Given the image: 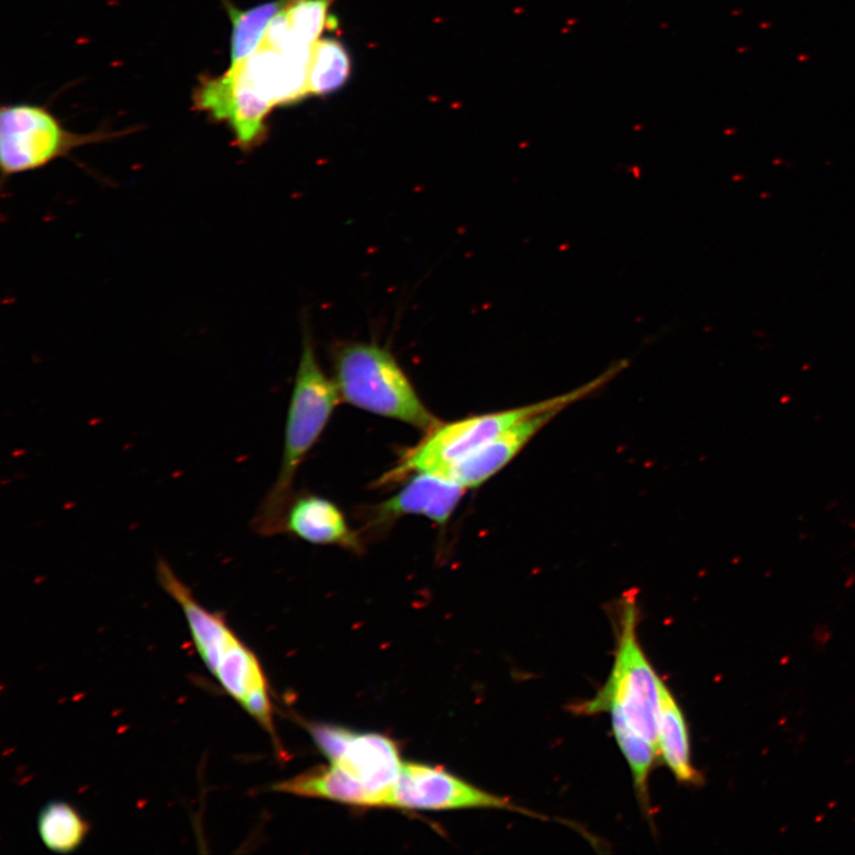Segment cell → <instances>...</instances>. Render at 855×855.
<instances>
[{
    "mask_svg": "<svg viewBox=\"0 0 855 855\" xmlns=\"http://www.w3.org/2000/svg\"><path fill=\"white\" fill-rule=\"evenodd\" d=\"M156 577L160 588L182 609L191 640L206 668L276 741L268 678L256 654L235 635L223 615L201 606L164 557L157 559Z\"/></svg>",
    "mask_w": 855,
    "mask_h": 855,
    "instance_id": "cell-1",
    "label": "cell"
},
{
    "mask_svg": "<svg viewBox=\"0 0 855 855\" xmlns=\"http://www.w3.org/2000/svg\"><path fill=\"white\" fill-rule=\"evenodd\" d=\"M639 622L637 600L628 596L619 612L615 657L608 681L592 699L575 704L573 712L608 713L615 740L640 736L657 747L662 678L643 651Z\"/></svg>",
    "mask_w": 855,
    "mask_h": 855,
    "instance_id": "cell-2",
    "label": "cell"
},
{
    "mask_svg": "<svg viewBox=\"0 0 855 855\" xmlns=\"http://www.w3.org/2000/svg\"><path fill=\"white\" fill-rule=\"evenodd\" d=\"M341 400L334 379L322 371L312 337L306 332L288 411L282 467L254 521L257 533H282L293 479Z\"/></svg>",
    "mask_w": 855,
    "mask_h": 855,
    "instance_id": "cell-3",
    "label": "cell"
},
{
    "mask_svg": "<svg viewBox=\"0 0 855 855\" xmlns=\"http://www.w3.org/2000/svg\"><path fill=\"white\" fill-rule=\"evenodd\" d=\"M333 367L342 401L425 434L442 423L386 347L373 343L343 344L334 349Z\"/></svg>",
    "mask_w": 855,
    "mask_h": 855,
    "instance_id": "cell-4",
    "label": "cell"
},
{
    "mask_svg": "<svg viewBox=\"0 0 855 855\" xmlns=\"http://www.w3.org/2000/svg\"><path fill=\"white\" fill-rule=\"evenodd\" d=\"M591 386L553 398L542 403L492 412L449 423H441L428 433L419 445L408 449L400 462L379 480V486L395 484L417 474H434L445 477L448 470L467 456L515 423L541 411L566 408L591 390Z\"/></svg>",
    "mask_w": 855,
    "mask_h": 855,
    "instance_id": "cell-5",
    "label": "cell"
},
{
    "mask_svg": "<svg viewBox=\"0 0 855 855\" xmlns=\"http://www.w3.org/2000/svg\"><path fill=\"white\" fill-rule=\"evenodd\" d=\"M106 138L73 134L49 111L34 106L4 107L0 113V157L9 176L42 168L74 147Z\"/></svg>",
    "mask_w": 855,
    "mask_h": 855,
    "instance_id": "cell-6",
    "label": "cell"
},
{
    "mask_svg": "<svg viewBox=\"0 0 855 855\" xmlns=\"http://www.w3.org/2000/svg\"><path fill=\"white\" fill-rule=\"evenodd\" d=\"M309 732L332 765L377 793L382 807H388L403 766L400 748L393 741L378 733H357L323 724L311 725Z\"/></svg>",
    "mask_w": 855,
    "mask_h": 855,
    "instance_id": "cell-7",
    "label": "cell"
},
{
    "mask_svg": "<svg viewBox=\"0 0 855 855\" xmlns=\"http://www.w3.org/2000/svg\"><path fill=\"white\" fill-rule=\"evenodd\" d=\"M388 807L410 810L499 809L534 817L511 801L431 765L403 763Z\"/></svg>",
    "mask_w": 855,
    "mask_h": 855,
    "instance_id": "cell-8",
    "label": "cell"
},
{
    "mask_svg": "<svg viewBox=\"0 0 855 855\" xmlns=\"http://www.w3.org/2000/svg\"><path fill=\"white\" fill-rule=\"evenodd\" d=\"M311 49L300 43L281 51L262 42L245 62L230 66L226 71L273 108L292 104L309 96L307 79Z\"/></svg>",
    "mask_w": 855,
    "mask_h": 855,
    "instance_id": "cell-9",
    "label": "cell"
},
{
    "mask_svg": "<svg viewBox=\"0 0 855 855\" xmlns=\"http://www.w3.org/2000/svg\"><path fill=\"white\" fill-rule=\"evenodd\" d=\"M412 476L400 492L366 513L368 528H389L406 515H423L440 525L451 520L467 489L434 474Z\"/></svg>",
    "mask_w": 855,
    "mask_h": 855,
    "instance_id": "cell-10",
    "label": "cell"
},
{
    "mask_svg": "<svg viewBox=\"0 0 855 855\" xmlns=\"http://www.w3.org/2000/svg\"><path fill=\"white\" fill-rule=\"evenodd\" d=\"M563 408L538 412L515 423L508 431L489 441L467 458L454 465L446 478L458 482L465 489L479 488L512 462L545 424H548Z\"/></svg>",
    "mask_w": 855,
    "mask_h": 855,
    "instance_id": "cell-11",
    "label": "cell"
},
{
    "mask_svg": "<svg viewBox=\"0 0 855 855\" xmlns=\"http://www.w3.org/2000/svg\"><path fill=\"white\" fill-rule=\"evenodd\" d=\"M282 532L313 544L362 551V541L343 511L331 500L314 495L302 496L289 506Z\"/></svg>",
    "mask_w": 855,
    "mask_h": 855,
    "instance_id": "cell-12",
    "label": "cell"
},
{
    "mask_svg": "<svg viewBox=\"0 0 855 855\" xmlns=\"http://www.w3.org/2000/svg\"><path fill=\"white\" fill-rule=\"evenodd\" d=\"M657 749L678 782L690 786L702 784L701 774L691 764L689 731L685 714L663 680L659 687Z\"/></svg>",
    "mask_w": 855,
    "mask_h": 855,
    "instance_id": "cell-13",
    "label": "cell"
},
{
    "mask_svg": "<svg viewBox=\"0 0 855 855\" xmlns=\"http://www.w3.org/2000/svg\"><path fill=\"white\" fill-rule=\"evenodd\" d=\"M274 790L362 808L382 807L381 799L377 793L334 765L329 766V768L320 766V768L285 780V782L277 784Z\"/></svg>",
    "mask_w": 855,
    "mask_h": 855,
    "instance_id": "cell-14",
    "label": "cell"
},
{
    "mask_svg": "<svg viewBox=\"0 0 855 855\" xmlns=\"http://www.w3.org/2000/svg\"><path fill=\"white\" fill-rule=\"evenodd\" d=\"M91 825L76 807L65 801H52L41 809L37 832L41 842L57 854L77 852L86 842Z\"/></svg>",
    "mask_w": 855,
    "mask_h": 855,
    "instance_id": "cell-15",
    "label": "cell"
},
{
    "mask_svg": "<svg viewBox=\"0 0 855 855\" xmlns=\"http://www.w3.org/2000/svg\"><path fill=\"white\" fill-rule=\"evenodd\" d=\"M291 2L292 0H273V2L242 10L225 0L232 22L230 66L245 62L259 48L274 19Z\"/></svg>",
    "mask_w": 855,
    "mask_h": 855,
    "instance_id": "cell-16",
    "label": "cell"
},
{
    "mask_svg": "<svg viewBox=\"0 0 855 855\" xmlns=\"http://www.w3.org/2000/svg\"><path fill=\"white\" fill-rule=\"evenodd\" d=\"M351 57L344 44L333 38H320L311 49L308 63L309 96H329L348 81Z\"/></svg>",
    "mask_w": 855,
    "mask_h": 855,
    "instance_id": "cell-17",
    "label": "cell"
},
{
    "mask_svg": "<svg viewBox=\"0 0 855 855\" xmlns=\"http://www.w3.org/2000/svg\"><path fill=\"white\" fill-rule=\"evenodd\" d=\"M335 0H292L287 8L291 31L301 43L312 47L332 22Z\"/></svg>",
    "mask_w": 855,
    "mask_h": 855,
    "instance_id": "cell-18",
    "label": "cell"
}]
</instances>
